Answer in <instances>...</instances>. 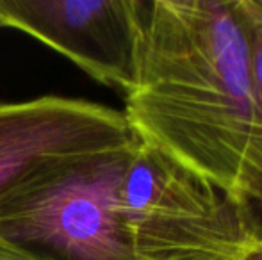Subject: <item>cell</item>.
<instances>
[{
    "mask_svg": "<svg viewBox=\"0 0 262 260\" xmlns=\"http://www.w3.org/2000/svg\"><path fill=\"white\" fill-rule=\"evenodd\" d=\"M138 137L59 159L0 198V237L49 260H139L121 208Z\"/></svg>",
    "mask_w": 262,
    "mask_h": 260,
    "instance_id": "7a4b0ae2",
    "label": "cell"
},
{
    "mask_svg": "<svg viewBox=\"0 0 262 260\" xmlns=\"http://www.w3.org/2000/svg\"><path fill=\"white\" fill-rule=\"evenodd\" d=\"M0 260H49L0 237Z\"/></svg>",
    "mask_w": 262,
    "mask_h": 260,
    "instance_id": "52a82bcc",
    "label": "cell"
},
{
    "mask_svg": "<svg viewBox=\"0 0 262 260\" xmlns=\"http://www.w3.org/2000/svg\"><path fill=\"white\" fill-rule=\"evenodd\" d=\"M134 135L239 207L262 208V105L235 0H143Z\"/></svg>",
    "mask_w": 262,
    "mask_h": 260,
    "instance_id": "6da1fadb",
    "label": "cell"
},
{
    "mask_svg": "<svg viewBox=\"0 0 262 260\" xmlns=\"http://www.w3.org/2000/svg\"><path fill=\"white\" fill-rule=\"evenodd\" d=\"M134 139L123 112L82 98L47 94L0 104V198L55 160Z\"/></svg>",
    "mask_w": 262,
    "mask_h": 260,
    "instance_id": "5b68a950",
    "label": "cell"
},
{
    "mask_svg": "<svg viewBox=\"0 0 262 260\" xmlns=\"http://www.w3.org/2000/svg\"><path fill=\"white\" fill-rule=\"evenodd\" d=\"M143 0H0V27L16 29L127 97L136 82Z\"/></svg>",
    "mask_w": 262,
    "mask_h": 260,
    "instance_id": "277c9868",
    "label": "cell"
},
{
    "mask_svg": "<svg viewBox=\"0 0 262 260\" xmlns=\"http://www.w3.org/2000/svg\"><path fill=\"white\" fill-rule=\"evenodd\" d=\"M121 205L139 260H262V208L234 205L157 153L128 168Z\"/></svg>",
    "mask_w": 262,
    "mask_h": 260,
    "instance_id": "3957f363",
    "label": "cell"
},
{
    "mask_svg": "<svg viewBox=\"0 0 262 260\" xmlns=\"http://www.w3.org/2000/svg\"><path fill=\"white\" fill-rule=\"evenodd\" d=\"M235 6L246 36L250 77L262 105V0H235Z\"/></svg>",
    "mask_w": 262,
    "mask_h": 260,
    "instance_id": "8992f818",
    "label": "cell"
}]
</instances>
